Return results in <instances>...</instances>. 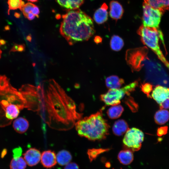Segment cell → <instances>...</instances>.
I'll return each mask as SVG.
<instances>
[{"label": "cell", "mask_w": 169, "mask_h": 169, "mask_svg": "<svg viewBox=\"0 0 169 169\" xmlns=\"http://www.w3.org/2000/svg\"><path fill=\"white\" fill-rule=\"evenodd\" d=\"M38 86L48 100L47 111L51 115L52 120L57 121L58 124H63L64 127L65 125L66 128H70V124L73 126L76 120L81 116L76 112L73 100L53 79L45 81Z\"/></svg>", "instance_id": "obj_1"}, {"label": "cell", "mask_w": 169, "mask_h": 169, "mask_svg": "<svg viewBox=\"0 0 169 169\" xmlns=\"http://www.w3.org/2000/svg\"><path fill=\"white\" fill-rule=\"evenodd\" d=\"M62 18L60 33L70 45L87 40L95 33L92 19L79 9L69 11Z\"/></svg>", "instance_id": "obj_2"}, {"label": "cell", "mask_w": 169, "mask_h": 169, "mask_svg": "<svg viewBox=\"0 0 169 169\" xmlns=\"http://www.w3.org/2000/svg\"><path fill=\"white\" fill-rule=\"evenodd\" d=\"M75 126L79 136L91 141L104 139L109 133V126L101 110L78 120Z\"/></svg>", "instance_id": "obj_3"}, {"label": "cell", "mask_w": 169, "mask_h": 169, "mask_svg": "<svg viewBox=\"0 0 169 169\" xmlns=\"http://www.w3.org/2000/svg\"><path fill=\"white\" fill-rule=\"evenodd\" d=\"M138 82L135 81L121 88L110 89L105 94L101 95V100L107 105H119L125 95H129L135 90Z\"/></svg>", "instance_id": "obj_4"}, {"label": "cell", "mask_w": 169, "mask_h": 169, "mask_svg": "<svg viewBox=\"0 0 169 169\" xmlns=\"http://www.w3.org/2000/svg\"><path fill=\"white\" fill-rule=\"evenodd\" d=\"M148 49L143 47L127 50L125 59L132 71H139L143 66V62L147 58Z\"/></svg>", "instance_id": "obj_5"}, {"label": "cell", "mask_w": 169, "mask_h": 169, "mask_svg": "<svg viewBox=\"0 0 169 169\" xmlns=\"http://www.w3.org/2000/svg\"><path fill=\"white\" fill-rule=\"evenodd\" d=\"M144 139V134L141 131L136 128H132L126 132L123 142L127 149L136 151L140 149Z\"/></svg>", "instance_id": "obj_6"}, {"label": "cell", "mask_w": 169, "mask_h": 169, "mask_svg": "<svg viewBox=\"0 0 169 169\" xmlns=\"http://www.w3.org/2000/svg\"><path fill=\"white\" fill-rule=\"evenodd\" d=\"M143 25L156 28H159L163 12L159 9L153 8L144 2L143 4Z\"/></svg>", "instance_id": "obj_7"}, {"label": "cell", "mask_w": 169, "mask_h": 169, "mask_svg": "<svg viewBox=\"0 0 169 169\" xmlns=\"http://www.w3.org/2000/svg\"><path fill=\"white\" fill-rule=\"evenodd\" d=\"M41 154L35 148H30L23 154L24 159L27 164L32 166L37 164L40 161Z\"/></svg>", "instance_id": "obj_8"}, {"label": "cell", "mask_w": 169, "mask_h": 169, "mask_svg": "<svg viewBox=\"0 0 169 169\" xmlns=\"http://www.w3.org/2000/svg\"><path fill=\"white\" fill-rule=\"evenodd\" d=\"M40 161L44 167L51 168L55 166L57 163L56 155L55 152L51 150L44 151L41 154Z\"/></svg>", "instance_id": "obj_9"}, {"label": "cell", "mask_w": 169, "mask_h": 169, "mask_svg": "<svg viewBox=\"0 0 169 169\" xmlns=\"http://www.w3.org/2000/svg\"><path fill=\"white\" fill-rule=\"evenodd\" d=\"M151 96L160 104L169 98V88L159 85L156 86L152 91Z\"/></svg>", "instance_id": "obj_10"}, {"label": "cell", "mask_w": 169, "mask_h": 169, "mask_svg": "<svg viewBox=\"0 0 169 169\" xmlns=\"http://www.w3.org/2000/svg\"><path fill=\"white\" fill-rule=\"evenodd\" d=\"M110 16L113 19L117 20L122 17L124 10L122 5L118 2L112 1L110 4Z\"/></svg>", "instance_id": "obj_11"}, {"label": "cell", "mask_w": 169, "mask_h": 169, "mask_svg": "<svg viewBox=\"0 0 169 169\" xmlns=\"http://www.w3.org/2000/svg\"><path fill=\"white\" fill-rule=\"evenodd\" d=\"M108 8L106 3H104L100 8L95 11L93 18L96 23L101 24L107 20L108 17Z\"/></svg>", "instance_id": "obj_12"}, {"label": "cell", "mask_w": 169, "mask_h": 169, "mask_svg": "<svg viewBox=\"0 0 169 169\" xmlns=\"http://www.w3.org/2000/svg\"><path fill=\"white\" fill-rule=\"evenodd\" d=\"M29 125L28 122L27 120L23 117H20L14 121L13 126L16 132L22 134L27 131Z\"/></svg>", "instance_id": "obj_13"}, {"label": "cell", "mask_w": 169, "mask_h": 169, "mask_svg": "<svg viewBox=\"0 0 169 169\" xmlns=\"http://www.w3.org/2000/svg\"><path fill=\"white\" fill-rule=\"evenodd\" d=\"M129 129L127 123L124 120H119L116 121L112 127L114 134L117 136H121Z\"/></svg>", "instance_id": "obj_14"}, {"label": "cell", "mask_w": 169, "mask_h": 169, "mask_svg": "<svg viewBox=\"0 0 169 169\" xmlns=\"http://www.w3.org/2000/svg\"><path fill=\"white\" fill-rule=\"evenodd\" d=\"M118 159L120 162L123 165L130 164L134 159L132 151L127 149L121 151L118 154Z\"/></svg>", "instance_id": "obj_15"}, {"label": "cell", "mask_w": 169, "mask_h": 169, "mask_svg": "<svg viewBox=\"0 0 169 169\" xmlns=\"http://www.w3.org/2000/svg\"><path fill=\"white\" fill-rule=\"evenodd\" d=\"M84 0H56L62 7L69 10H74L78 8L83 4Z\"/></svg>", "instance_id": "obj_16"}, {"label": "cell", "mask_w": 169, "mask_h": 169, "mask_svg": "<svg viewBox=\"0 0 169 169\" xmlns=\"http://www.w3.org/2000/svg\"><path fill=\"white\" fill-rule=\"evenodd\" d=\"M105 84L110 89L119 88L124 83V79L116 75H111L105 79Z\"/></svg>", "instance_id": "obj_17"}, {"label": "cell", "mask_w": 169, "mask_h": 169, "mask_svg": "<svg viewBox=\"0 0 169 169\" xmlns=\"http://www.w3.org/2000/svg\"><path fill=\"white\" fill-rule=\"evenodd\" d=\"M152 8L159 9L163 13L169 9V0H144Z\"/></svg>", "instance_id": "obj_18"}, {"label": "cell", "mask_w": 169, "mask_h": 169, "mask_svg": "<svg viewBox=\"0 0 169 169\" xmlns=\"http://www.w3.org/2000/svg\"><path fill=\"white\" fill-rule=\"evenodd\" d=\"M19 106L12 103L9 104L5 109L6 118L10 120L17 118L19 113Z\"/></svg>", "instance_id": "obj_19"}, {"label": "cell", "mask_w": 169, "mask_h": 169, "mask_svg": "<svg viewBox=\"0 0 169 169\" xmlns=\"http://www.w3.org/2000/svg\"><path fill=\"white\" fill-rule=\"evenodd\" d=\"M57 162L61 166L66 165L69 163L72 159L70 152L66 150L59 151L56 155Z\"/></svg>", "instance_id": "obj_20"}, {"label": "cell", "mask_w": 169, "mask_h": 169, "mask_svg": "<svg viewBox=\"0 0 169 169\" xmlns=\"http://www.w3.org/2000/svg\"><path fill=\"white\" fill-rule=\"evenodd\" d=\"M154 118L156 124L163 125L169 120V111L164 109H160L156 112Z\"/></svg>", "instance_id": "obj_21"}, {"label": "cell", "mask_w": 169, "mask_h": 169, "mask_svg": "<svg viewBox=\"0 0 169 169\" xmlns=\"http://www.w3.org/2000/svg\"><path fill=\"white\" fill-rule=\"evenodd\" d=\"M124 111L123 107L120 105H113L108 110L107 113L110 119H115L119 117Z\"/></svg>", "instance_id": "obj_22"}, {"label": "cell", "mask_w": 169, "mask_h": 169, "mask_svg": "<svg viewBox=\"0 0 169 169\" xmlns=\"http://www.w3.org/2000/svg\"><path fill=\"white\" fill-rule=\"evenodd\" d=\"M27 163L22 157L19 156L13 157L10 165V169H25Z\"/></svg>", "instance_id": "obj_23"}, {"label": "cell", "mask_w": 169, "mask_h": 169, "mask_svg": "<svg viewBox=\"0 0 169 169\" xmlns=\"http://www.w3.org/2000/svg\"><path fill=\"white\" fill-rule=\"evenodd\" d=\"M124 45L123 40L119 36L114 35L112 37L110 41V46L113 50L119 51L121 49Z\"/></svg>", "instance_id": "obj_24"}, {"label": "cell", "mask_w": 169, "mask_h": 169, "mask_svg": "<svg viewBox=\"0 0 169 169\" xmlns=\"http://www.w3.org/2000/svg\"><path fill=\"white\" fill-rule=\"evenodd\" d=\"M109 150L108 148H93L89 149L87 153L90 161L91 162L95 160L100 154Z\"/></svg>", "instance_id": "obj_25"}, {"label": "cell", "mask_w": 169, "mask_h": 169, "mask_svg": "<svg viewBox=\"0 0 169 169\" xmlns=\"http://www.w3.org/2000/svg\"><path fill=\"white\" fill-rule=\"evenodd\" d=\"M8 14L9 15L11 10L18 9L21 11L25 3L22 0H8Z\"/></svg>", "instance_id": "obj_26"}, {"label": "cell", "mask_w": 169, "mask_h": 169, "mask_svg": "<svg viewBox=\"0 0 169 169\" xmlns=\"http://www.w3.org/2000/svg\"><path fill=\"white\" fill-rule=\"evenodd\" d=\"M35 5L31 3L25 4L23 7L21 11L25 17L29 13H32L33 10Z\"/></svg>", "instance_id": "obj_27"}, {"label": "cell", "mask_w": 169, "mask_h": 169, "mask_svg": "<svg viewBox=\"0 0 169 169\" xmlns=\"http://www.w3.org/2000/svg\"><path fill=\"white\" fill-rule=\"evenodd\" d=\"M142 91L146 94L148 97H151L150 93L153 90V86L150 83H146L143 84L141 86Z\"/></svg>", "instance_id": "obj_28"}, {"label": "cell", "mask_w": 169, "mask_h": 169, "mask_svg": "<svg viewBox=\"0 0 169 169\" xmlns=\"http://www.w3.org/2000/svg\"><path fill=\"white\" fill-rule=\"evenodd\" d=\"M168 127L167 126L159 127L157 130L156 134L157 136H161L166 134L168 132Z\"/></svg>", "instance_id": "obj_29"}, {"label": "cell", "mask_w": 169, "mask_h": 169, "mask_svg": "<svg viewBox=\"0 0 169 169\" xmlns=\"http://www.w3.org/2000/svg\"><path fill=\"white\" fill-rule=\"evenodd\" d=\"M64 169H79V167L76 163L70 162L65 165Z\"/></svg>", "instance_id": "obj_30"}, {"label": "cell", "mask_w": 169, "mask_h": 169, "mask_svg": "<svg viewBox=\"0 0 169 169\" xmlns=\"http://www.w3.org/2000/svg\"><path fill=\"white\" fill-rule=\"evenodd\" d=\"M160 109H169V98L160 104Z\"/></svg>", "instance_id": "obj_31"}, {"label": "cell", "mask_w": 169, "mask_h": 169, "mask_svg": "<svg viewBox=\"0 0 169 169\" xmlns=\"http://www.w3.org/2000/svg\"><path fill=\"white\" fill-rule=\"evenodd\" d=\"M13 157H19L22 153V150L20 147L16 148L13 150Z\"/></svg>", "instance_id": "obj_32"}, {"label": "cell", "mask_w": 169, "mask_h": 169, "mask_svg": "<svg viewBox=\"0 0 169 169\" xmlns=\"http://www.w3.org/2000/svg\"><path fill=\"white\" fill-rule=\"evenodd\" d=\"M36 16L32 13H28L26 17V18H27L29 20H33V19Z\"/></svg>", "instance_id": "obj_33"}, {"label": "cell", "mask_w": 169, "mask_h": 169, "mask_svg": "<svg viewBox=\"0 0 169 169\" xmlns=\"http://www.w3.org/2000/svg\"><path fill=\"white\" fill-rule=\"evenodd\" d=\"M94 41L96 43H99L102 41L101 38L99 36H96L94 39Z\"/></svg>", "instance_id": "obj_34"}, {"label": "cell", "mask_w": 169, "mask_h": 169, "mask_svg": "<svg viewBox=\"0 0 169 169\" xmlns=\"http://www.w3.org/2000/svg\"><path fill=\"white\" fill-rule=\"evenodd\" d=\"M32 3L36 2H38V0H26Z\"/></svg>", "instance_id": "obj_35"}, {"label": "cell", "mask_w": 169, "mask_h": 169, "mask_svg": "<svg viewBox=\"0 0 169 169\" xmlns=\"http://www.w3.org/2000/svg\"><path fill=\"white\" fill-rule=\"evenodd\" d=\"M105 166L107 167H109L110 166V162H107L105 164Z\"/></svg>", "instance_id": "obj_36"}, {"label": "cell", "mask_w": 169, "mask_h": 169, "mask_svg": "<svg viewBox=\"0 0 169 169\" xmlns=\"http://www.w3.org/2000/svg\"><path fill=\"white\" fill-rule=\"evenodd\" d=\"M2 54V51L0 49V59L1 57Z\"/></svg>", "instance_id": "obj_37"}, {"label": "cell", "mask_w": 169, "mask_h": 169, "mask_svg": "<svg viewBox=\"0 0 169 169\" xmlns=\"http://www.w3.org/2000/svg\"><path fill=\"white\" fill-rule=\"evenodd\" d=\"M168 6H169V3H168Z\"/></svg>", "instance_id": "obj_38"}]
</instances>
